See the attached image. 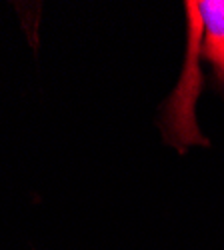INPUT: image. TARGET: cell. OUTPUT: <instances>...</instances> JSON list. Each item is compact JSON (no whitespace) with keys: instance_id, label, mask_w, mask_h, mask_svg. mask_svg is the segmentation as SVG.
Instances as JSON below:
<instances>
[{"instance_id":"1","label":"cell","mask_w":224,"mask_h":250,"mask_svg":"<svg viewBox=\"0 0 224 250\" xmlns=\"http://www.w3.org/2000/svg\"><path fill=\"white\" fill-rule=\"evenodd\" d=\"M184 12V66L156 120L164 142L180 154L190 146H210L194 118L200 90L206 86L224 100V0H186Z\"/></svg>"}]
</instances>
